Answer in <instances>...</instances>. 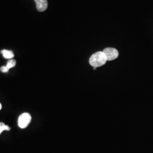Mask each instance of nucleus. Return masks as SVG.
I'll return each mask as SVG.
<instances>
[{"instance_id":"obj_1","label":"nucleus","mask_w":153,"mask_h":153,"mask_svg":"<svg viewBox=\"0 0 153 153\" xmlns=\"http://www.w3.org/2000/svg\"><path fill=\"white\" fill-rule=\"evenodd\" d=\"M107 61L103 52L99 51L91 55L89 59V63L94 68H98L104 65Z\"/></svg>"},{"instance_id":"obj_6","label":"nucleus","mask_w":153,"mask_h":153,"mask_svg":"<svg viewBox=\"0 0 153 153\" xmlns=\"http://www.w3.org/2000/svg\"><path fill=\"white\" fill-rule=\"evenodd\" d=\"M16 60L13 59H10V60H9L7 61L6 66L9 69H10L11 68L14 67L16 65Z\"/></svg>"},{"instance_id":"obj_10","label":"nucleus","mask_w":153,"mask_h":153,"mask_svg":"<svg viewBox=\"0 0 153 153\" xmlns=\"http://www.w3.org/2000/svg\"><path fill=\"white\" fill-rule=\"evenodd\" d=\"M97 69V68H94V70H96Z\"/></svg>"},{"instance_id":"obj_9","label":"nucleus","mask_w":153,"mask_h":153,"mask_svg":"<svg viewBox=\"0 0 153 153\" xmlns=\"http://www.w3.org/2000/svg\"><path fill=\"white\" fill-rule=\"evenodd\" d=\"M1 108H2V105L0 103V110L1 109Z\"/></svg>"},{"instance_id":"obj_4","label":"nucleus","mask_w":153,"mask_h":153,"mask_svg":"<svg viewBox=\"0 0 153 153\" xmlns=\"http://www.w3.org/2000/svg\"><path fill=\"white\" fill-rule=\"evenodd\" d=\"M36 4L37 10L40 12L46 10L48 7V1L47 0H34Z\"/></svg>"},{"instance_id":"obj_7","label":"nucleus","mask_w":153,"mask_h":153,"mask_svg":"<svg viewBox=\"0 0 153 153\" xmlns=\"http://www.w3.org/2000/svg\"><path fill=\"white\" fill-rule=\"evenodd\" d=\"M11 129L10 127L6 126L3 123H0V134L4 131H10Z\"/></svg>"},{"instance_id":"obj_5","label":"nucleus","mask_w":153,"mask_h":153,"mask_svg":"<svg viewBox=\"0 0 153 153\" xmlns=\"http://www.w3.org/2000/svg\"><path fill=\"white\" fill-rule=\"evenodd\" d=\"M1 53L3 55L4 57L6 59H12L14 57V53L11 51H9L6 49H3L1 51Z\"/></svg>"},{"instance_id":"obj_3","label":"nucleus","mask_w":153,"mask_h":153,"mask_svg":"<svg viewBox=\"0 0 153 153\" xmlns=\"http://www.w3.org/2000/svg\"><path fill=\"white\" fill-rule=\"evenodd\" d=\"M103 52L107 61L114 60L119 56L118 51L114 48H106L103 50Z\"/></svg>"},{"instance_id":"obj_8","label":"nucleus","mask_w":153,"mask_h":153,"mask_svg":"<svg viewBox=\"0 0 153 153\" xmlns=\"http://www.w3.org/2000/svg\"><path fill=\"white\" fill-rule=\"evenodd\" d=\"M9 69L6 66H1L0 68V71L2 73H7V71H9Z\"/></svg>"},{"instance_id":"obj_2","label":"nucleus","mask_w":153,"mask_h":153,"mask_svg":"<svg viewBox=\"0 0 153 153\" xmlns=\"http://www.w3.org/2000/svg\"><path fill=\"white\" fill-rule=\"evenodd\" d=\"M31 121V116L28 113H23L19 116L18 121V124L19 128H26Z\"/></svg>"}]
</instances>
